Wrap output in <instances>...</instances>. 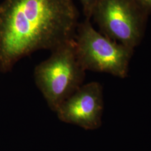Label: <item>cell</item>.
Listing matches in <instances>:
<instances>
[{
	"label": "cell",
	"mask_w": 151,
	"mask_h": 151,
	"mask_svg": "<svg viewBox=\"0 0 151 151\" xmlns=\"http://www.w3.org/2000/svg\"><path fill=\"white\" fill-rule=\"evenodd\" d=\"M73 0H5L0 5V71L40 50L73 40L79 24Z\"/></svg>",
	"instance_id": "1"
},
{
	"label": "cell",
	"mask_w": 151,
	"mask_h": 151,
	"mask_svg": "<svg viewBox=\"0 0 151 151\" xmlns=\"http://www.w3.org/2000/svg\"><path fill=\"white\" fill-rule=\"evenodd\" d=\"M51 52L47 60L35 67L34 76L49 107L55 112L82 85L85 70L77 60L75 39Z\"/></svg>",
	"instance_id": "2"
},
{
	"label": "cell",
	"mask_w": 151,
	"mask_h": 151,
	"mask_svg": "<svg viewBox=\"0 0 151 151\" xmlns=\"http://www.w3.org/2000/svg\"><path fill=\"white\" fill-rule=\"evenodd\" d=\"M76 55L85 70L127 76L133 49L111 40L92 27L90 19L79 22L76 32Z\"/></svg>",
	"instance_id": "3"
},
{
	"label": "cell",
	"mask_w": 151,
	"mask_h": 151,
	"mask_svg": "<svg viewBox=\"0 0 151 151\" xmlns=\"http://www.w3.org/2000/svg\"><path fill=\"white\" fill-rule=\"evenodd\" d=\"M148 14L135 0H99L92 17L103 35L134 49L142 40Z\"/></svg>",
	"instance_id": "4"
},
{
	"label": "cell",
	"mask_w": 151,
	"mask_h": 151,
	"mask_svg": "<svg viewBox=\"0 0 151 151\" xmlns=\"http://www.w3.org/2000/svg\"><path fill=\"white\" fill-rule=\"evenodd\" d=\"M103 110V87L99 82H92L82 85L55 113L64 123L94 130L101 125Z\"/></svg>",
	"instance_id": "5"
},
{
	"label": "cell",
	"mask_w": 151,
	"mask_h": 151,
	"mask_svg": "<svg viewBox=\"0 0 151 151\" xmlns=\"http://www.w3.org/2000/svg\"><path fill=\"white\" fill-rule=\"evenodd\" d=\"M82 7L83 14L85 19H90L95 6L99 0H79Z\"/></svg>",
	"instance_id": "6"
},
{
	"label": "cell",
	"mask_w": 151,
	"mask_h": 151,
	"mask_svg": "<svg viewBox=\"0 0 151 151\" xmlns=\"http://www.w3.org/2000/svg\"><path fill=\"white\" fill-rule=\"evenodd\" d=\"M148 14L151 13V0H135Z\"/></svg>",
	"instance_id": "7"
}]
</instances>
